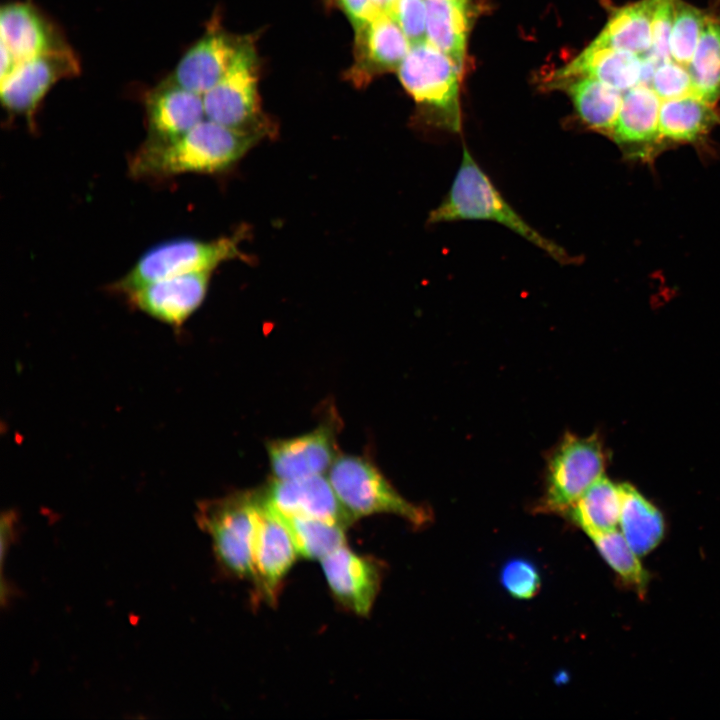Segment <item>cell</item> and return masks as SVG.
<instances>
[{"label": "cell", "instance_id": "cell-5", "mask_svg": "<svg viewBox=\"0 0 720 720\" xmlns=\"http://www.w3.org/2000/svg\"><path fill=\"white\" fill-rule=\"evenodd\" d=\"M241 231L212 241L177 238L148 249L112 288L126 294L144 284L162 278L212 272L222 262L242 256L239 250Z\"/></svg>", "mask_w": 720, "mask_h": 720}, {"label": "cell", "instance_id": "cell-6", "mask_svg": "<svg viewBox=\"0 0 720 720\" xmlns=\"http://www.w3.org/2000/svg\"><path fill=\"white\" fill-rule=\"evenodd\" d=\"M327 477L341 505L353 520L377 513H390L416 525L426 521V512L404 499L365 457L347 454L337 456Z\"/></svg>", "mask_w": 720, "mask_h": 720}, {"label": "cell", "instance_id": "cell-28", "mask_svg": "<svg viewBox=\"0 0 720 720\" xmlns=\"http://www.w3.org/2000/svg\"><path fill=\"white\" fill-rule=\"evenodd\" d=\"M693 95L712 104L720 97V23L707 22L688 65Z\"/></svg>", "mask_w": 720, "mask_h": 720}, {"label": "cell", "instance_id": "cell-36", "mask_svg": "<svg viewBox=\"0 0 720 720\" xmlns=\"http://www.w3.org/2000/svg\"><path fill=\"white\" fill-rule=\"evenodd\" d=\"M397 0H374L376 6L378 9L383 12L389 14L392 7L394 6L395 2Z\"/></svg>", "mask_w": 720, "mask_h": 720}, {"label": "cell", "instance_id": "cell-35", "mask_svg": "<svg viewBox=\"0 0 720 720\" xmlns=\"http://www.w3.org/2000/svg\"><path fill=\"white\" fill-rule=\"evenodd\" d=\"M345 14L350 19L354 28L363 25L381 12L374 0H339Z\"/></svg>", "mask_w": 720, "mask_h": 720}, {"label": "cell", "instance_id": "cell-12", "mask_svg": "<svg viewBox=\"0 0 720 720\" xmlns=\"http://www.w3.org/2000/svg\"><path fill=\"white\" fill-rule=\"evenodd\" d=\"M335 427L327 421L308 433L269 441L266 449L274 478L296 479L329 470L338 456Z\"/></svg>", "mask_w": 720, "mask_h": 720}, {"label": "cell", "instance_id": "cell-3", "mask_svg": "<svg viewBox=\"0 0 720 720\" xmlns=\"http://www.w3.org/2000/svg\"><path fill=\"white\" fill-rule=\"evenodd\" d=\"M262 493L237 492L198 505L196 520L211 539L216 560L230 575L255 580L254 552Z\"/></svg>", "mask_w": 720, "mask_h": 720}, {"label": "cell", "instance_id": "cell-10", "mask_svg": "<svg viewBox=\"0 0 720 720\" xmlns=\"http://www.w3.org/2000/svg\"><path fill=\"white\" fill-rule=\"evenodd\" d=\"M210 274L195 272L166 277L124 295L141 312L170 326L180 327L202 304Z\"/></svg>", "mask_w": 720, "mask_h": 720}, {"label": "cell", "instance_id": "cell-11", "mask_svg": "<svg viewBox=\"0 0 720 720\" xmlns=\"http://www.w3.org/2000/svg\"><path fill=\"white\" fill-rule=\"evenodd\" d=\"M248 42L216 27L209 29L185 52L170 76L203 95L225 76Z\"/></svg>", "mask_w": 720, "mask_h": 720}, {"label": "cell", "instance_id": "cell-19", "mask_svg": "<svg viewBox=\"0 0 720 720\" xmlns=\"http://www.w3.org/2000/svg\"><path fill=\"white\" fill-rule=\"evenodd\" d=\"M1 44L16 63L67 46L54 26L26 2L7 3L0 11Z\"/></svg>", "mask_w": 720, "mask_h": 720}, {"label": "cell", "instance_id": "cell-34", "mask_svg": "<svg viewBox=\"0 0 720 720\" xmlns=\"http://www.w3.org/2000/svg\"><path fill=\"white\" fill-rule=\"evenodd\" d=\"M675 0H655L652 19L651 53L661 62L672 59L670 55V35L674 20Z\"/></svg>", "mask_w": 720, "mask_h": 720}, {"label": "cell", "instance_id": "cell-31", "mask_svg": "<svg viewBox=\"0 0 720 720\" xmlns=\"http://www.w3.org/2000/svg\"><path fill=\"white\" fill-rule=\"evenodd\" d=\"M500 582L515 599H530L539 590L541 577L537 566L530 560L517 557L504 563Z\"/></svg>", "mask_w": 720, "mask_h": 720}, {"label": "cell", "instance_id": "cell-7", "mask_svg": "<svg viewBox=\"0 0 720 720\" xmlns=\"http://www.w3.org/2000/svg\"><path fill=\"white\" fill-rule=\"evenodd\" d=\"M203 102L207 119L265 136L267 128L260 120L256 54L250 41L225 76L203 94Z\"/></svg>", "mask_w": 720, "mask_h": 720}, {"label": "cell", "instance_id": "cell-20", "mask_svg": "<svg viewBox=\"0 0 720 720\" xmlns=\"http://www.w3.org/2000/svg\"><path fill=\"white\" fill-rule=\"evenodd\" d=\"M642 60L638 55L613 47L590 43L570 63L555 73L560 83L588 76L625 92L641 83Z\"/></svg>", "mask_w": 720, "mask_h": 720}, {"label": "cell", "instance_id": "cell-21", "mask_svg": "<svg viewBox=\"0 0 720 720\" xmlns=\"http://www.w3.org/2000/svg\"><path fill=\"white\" fill-rule=\"evenodd\" d=\"M654 6L655 0H641L615 10L591 43L645 56L652 49Z\"/></svg>", "mask_w": 720, "mask_h": 720}, {"label": "cell", "instance_id": "cell-2", "mask_svg": "<svg viewBox=\"0 0 720 720\" xmlns=\"http://www.w3.org/2000/svg\"><path fill=\"white\" fill-rule=\"evenodd\" d=\"M459 220L496 222L540 248L560 264L577 262L563 247L540 234L516 212L465 146L451 187L442 202L429 213L427 223Z\"/></svg>", "mask_w": 720, "mask_h": 720}, {"label": "cell", "instance_id": "cell-4", "mask_svg": "<svg viewBox=\"0 0 720 720\" xmlns=\"http://www.w3.org/2000/svg\"><path fill=\"white\" fill-rule=\"evenodd\" d=\"M408 93L448 131L461 128L459 84L462 68L429 41L412 45L398 68Z\"/></svg>", "mask_w": 720, "mask_h": 720}, {"label": "cell", "instance_id": "cell-15", "mask_svg": "<svg viewBox=\"0 0 720 720\" xmlns=\"http://www.w3.org/2000/svg\"><path fill=\"white\" fill-rule=\"evenodd\" d=\"M321 565L335 598L355 614L368 615L381 583V570L376 561L343 545L324 557Z\"/></svg>", "mask_w": 720, "mask_h": 720}, {"label": "cell", "instance_id": "cell-22", "mask_svg": "<svg viewBox=\"0 0 720 720\" xmlns=\"http://www.w3.org/2000/svg\"><path fill=\"white\" fill-rule=\"evenodd\" d=\"M428 41L463 68L470 26V0H425Z\"/></svg>", "mask_w": 720, "mask_h": 720}, {"label": "cell", "instance_id": "cell-30", "mask_svg": "<svg viewBox=\"0 0 720 720\" xmlns=\"http://www.w3.org/2000/svg\"><path fill=\"white\" fill-rule=\"evenodd\" d=\"M706 23L701 10L675 0L670 35V55L674 61L688 67Z\"/></svg>", "mask_w": 720, "mask_h": 720}, {"label": "cell", "instance_id": "cell-29", "mask_svg": "<svg viewBox=\"0 0 720 720\" xmlns=\"http://www.w3.org/2000/svg\"><path fill=\"white\" fill-rule=\"evenodd\" d=\"M603 559L627 583L643 590L647 574L639 555L617 529L590 536Z\"/></svg>", "mask_w": 720, "mask_h": 720}, {"label": "cell", "instance_id": "cell-1", "mask_svg": "<svg viewBox=\"0 0 720 720\" xmlns=\"http://www.w3.org/2000/svg\"><path fill=\"white\" fill-rule=\"evenodd\" d=\"M264 135L204 119L186 133L162 142L145 141L129 162L136 178L215 173L231 167Z\"/></svg>", "mask_w": 720, "mask_h": 720}, {"label": "cell", "instance_id": "cell-24", "mask_svg": "<svg viewBox=\"0 0 720 720\" xmlns=\"http://www.w3.org/2000/svg\"><path fill=\"white\" fill-rule=\"evenodd\" d=\"M712 104L691 94L661 101L659 112L660 139L672 142H694L716 123Z\"/></svg>", "mask_w": 720, "mask_h": 720}, {"label": "cell", "instance_id": "cell-16", "mask_svg": "<svg viewBox=\"0 0 720 720\" xmlns=\"http://www.w3.org/2000/svg\"><path fill=\"white\" fill-rule=\"evenodd\" d=\"M147 141L174 139L206 119L203 95L178 84L171 76L153 88L145 100Z\"/></svg>", "mask_w": 720, "mask_h": 720}, {"label": "cell", "instance_id": "cell-33", "mask_svg": "<svg viewBox=\"0 0 720 720\" xmlns=\"http://www.w3.org/2000/svg\"><path fill=\"white\" fill-rule=\"evenodd\" d=\"M389 15L401 27L411 46L428 41L425 0H397Z\"/></svg>", "mask_w": 720, "mask_h": 720}, {"label": "cell", "instance_id": "cell-8", "mask_svg": "<svg viewBox=\"0 0 720 720\" xmlns=\"http://www.w3.org/2000/svg\"><path fill=\"white\" fill-rule=\"evenodd\" d=\"M604 455L595 437L567 434L548 463L544 508L568 511L603 476Z\"/></svg>", "mask_w": 720, "mask_h": 720}, {"label": "cell", "instance_id": "cell-27", "mask_svg": "<svg viewBox=\"0 0 720 720\" xmlns=\"http://www.w3.org/2000/svg\"><path fill=\"white\" fill-rule=\"evenodd\" d=\"M281 517L291 533L298 554L307 559L321 561L345 545L346 525L342 523L298 515Z\"/></svg>", "mask_w": 720, "mask_h": 720}, {"label": "cell", "instance_id": "cell-32", "mask_svg": "<svg viewBox=\"0 0 720 720\" xmlns=\"http://www.w3.org/2000/svg\"><path fill=\"white\" fill-rule=\"evenodd\" d=\"M651 87L661 100L693 94V85L688 67L668 59L661 62L653 74Z\"/></svg>", "mask_w": 720, "mask_h": 720}, {"label": "cell", "instance_id": "cell-26", "mask_svg": "<svg viewBox=\"0 0 720 720\" xmlns=\"http://www.w3.org/2000/svg\"><path fill=\"white\" fill-rule=\"evenodd\" d=\"M621 500V486L602 476L568 511L571 519L590 537L617 529Z\"/></svg>", "mask_w": 720, "mask_h": 720}, {"label": "cell", "instance_id": "cell-14", "mask_svg": "<svg viewBox=\"0 0 720 720\" xmlns=\"http://www.w3.org/2000/svg\"><path fill=\"white\" fill-rule=\"evenodd\" d=\"M297 555L298 551L285 521L266 503L262 494L254 552V581L265 600L275 601L279 587Z\"/></svg>", "mask_w": 720, "mask_h": 720}, {"label": "cell", "instance_id": "cell-18", "mask_svg": "<svg viewBox=\"0 0 720 720\" xmlns=\"http://www.w3.org/2000/svg\"><path fill=\"white\" fill-rule=\"evenodd\" d=\"M661 99L647 84L623 93L620 111L610 137L628 155L646 157L660 139Z\"/></svg>", "mask_w": 720, "mask_h": 720}, {"label": "cell", "instance_id": "cell-13", "mask_svg": "<svg viewBox=\"0 0 720 720\" xmlns=\"http://www.w3.org/2000/svg\"><path fill=\"white\" fill-rule=\"evenodd\" d=\"M269 506L283 516H308L349 525L353 519L341 505L324 474L275 479L262 491Z\"/></svg>", "mask_w": 720, "mask_h": 720}, {"label": "cell", "instance_id": "cell-17", "mask_svg": "<svg viewBox=\"0 0 720 720\" xmlns=\"http://www.w3.org/2000/svg\"><path fill=\"white\" fill-rule=\"evenodd\" d=\"M355 34L351 76L360 84L377 73L398 70L411 48L401 27L387 13L356 27Z\"/></svg>", "mask_w": 720, "mask_h": 720}, {"label": "cell", "instance_id": "cell-23", "mask_svg": "<svg viewBox=\"0 0 720 720\" xmlns=\"http://www.w3.org/2000/svg\"><path fill=\"white\" fill-rule=\"evenodd\" d=\"M580 120L589 128L610 136L616 123L623 93L593 77L582 76L563 82Z\"/></svg>", "mask_w": 720, "mask_h": 720}, {"label": "cell", "instance_id": "cell-9", "mask_svg": "<svg viewBox=\"0 0 720 720\" xmlns=\"http://www.w3.org/2000/svg\"><path fill=\"white\" fill-rule=\"evenodd\" d=\"M79 72V61L68 46L19 62L1 80L2 105L9 112L30 120L54 84Z\"/></svg>", "mask_w": 720, "mask_h": 720}, {"label": "cell", "instance_id": "cell-25", "mask_svg": "<svg viewBox=\"0 0 720 720\" xmlns=\"http://www.w3.org/2000/svg\"><path fill=\"white\" fill-rule=\"evenodd\" d=\"M621 532L632 549L643 556L651 552L664 535L660 511L629 484H621Z\"/></svg>", "mask_w": 720, "mask_h": 720}]
</instances>
